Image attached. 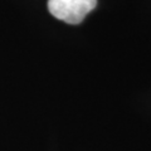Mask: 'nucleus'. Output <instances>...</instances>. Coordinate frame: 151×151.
Segmentation results:
<instances>
[{
	"mask_svg": "<svg viewBox=\"0 0 151 151\" xmlns=\"http://www.w3.org/2000/svg\"><path fill=\"white\" fill-rule=\"evenodd\" d=\"M97 5V0H48V10L68 24H79Z\"/></svg>",
	"mask_w": 151,
	"mask_h": 151,
	"instance_id": "nucleus-1",
	"label": "nucleus"
}]
</instances>
